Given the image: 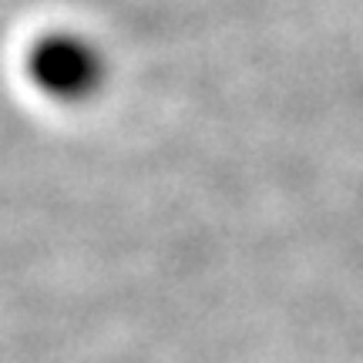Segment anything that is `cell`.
Segmentation results:
<instances>
[{"label": "cell", "instance_id": "6da1fadb", "mask_svg": "<svg viewBox=\"0 0 363 363\" xmlns=\"http://www.w3.org/2000/svg\"><path fill=\"white\" fill-rule=\"evenodd\" d=\"M30 74L44 91L57 98H81L98 88L101 81V61L98 51H91L78 38H48L30 54Z\"/></svg>", "mask_w": 363, "mask_h": 363}]
</instances>
